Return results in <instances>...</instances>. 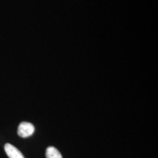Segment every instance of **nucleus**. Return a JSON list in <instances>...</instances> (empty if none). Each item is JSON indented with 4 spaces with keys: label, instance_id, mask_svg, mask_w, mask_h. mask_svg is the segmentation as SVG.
I'll return each mask as SVG.
<instances>
[{
    "label": "nucleus",
    "instance_id": "obj_1",
    "mask_svg": "<svg viewBox=\"0 0 158 158\" xmlns=\"http://www.w3.org/2000/svg\"><path fill=\"white\" fill-rule=\"evenodd\" d=\"M35 131L33 124L28 122L21 123L18 128V134L22 138H27L32 135Z\"/></svg>",
    "mask_w": 158,
    "mask_h": 158
},
{
    "label": "nucleus",
    "instance_id": "obj_2",
    "mask_svg": "<svg viewBox=\"0 0 158 158\" xmlns=\"http://www.w3.org/2000/svg\"><path fill=\"white\" fill-rule=\"evenodd\" d=\"M4 149L9 158H25L23 153L16 147L10 143H6Z\"/></svg>",
    "mask_w": 158,
    "mask_h": 158
},
{
    "label": "nucleus",
    "instance_id": "obj_3",
    "mask_svg": "<svg viewBox=\"0 0 158 158\" xmlns=\"http://www.w3.org/2000/svg\"><path fill=\"white\" fill-rule=\"evenodd\" d=\"M46 158H62L61 153L53 147H48L46 149Z\"/></svg>",
    "mask_w": 158,
    "mask_h": 158
}]
</instances>
